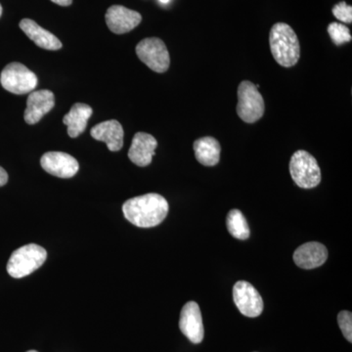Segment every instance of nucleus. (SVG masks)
<instances>
[{
    "label": "nucleus",
    "mask_w": 352,
    "mask_h": 352,
    "mask_svg": "<svg viewBox=\"0 0 352 352\" xmlns=\"http://www.w3.org/2000/svg\"><path fill=\"white\" fill-rule=\"evenodd\" d=\"M289 173L300 188H315L321 182V170L316 159L305 150L294 153L289 162Z\"/></svg>",
    "instance_id": "obj_4"
},
{
    "label": "nucleus",
    "mask_w": 352,
    "mask_h": 352,
    "mask_svg": "<svg viewBox=\"0 0 352 352\" xmlns=\"http://www.w3.org/2000/svg\"><path fill=\"white\" fill-rule=\"evenodd\" d=\"M90 134L95 140L105 142L110 151H120L124 146V129L118 120H111L96 124L92 127Z\"/></svg>",
    "instance_id": "obj_15"
},
{
    "label": "nucleus",
    "mask_w": 352,
    "mask_h": 352,
    "mask_svg": "<svg viewBox=\"0 0 352 352\" xmlns=\"http://www.w3.org/2000/svg\"><path fill=\"white\" fill-rule=\"evenodd\" d=\"M27 352H38V351H27Z\"/></svg>",
    "instance_id": "obj_27"
},
{
    "label": "nucleus",
    "mask_w": 352,
    "mask_h": 352,
    "mask_svg": "<svg viewBox=\"0 0 352 352\" xmlns=\"http://www.w3.org/2000/svg\"><path fill=\"white\" fill-rule=\"evenodd\" d=\"M105 18L110 31L117 34L132 31L142 21L140 13L122 6H111L106 12Z\"/></svg>",
    "instance_id": "obj_11"
},
{
    "label": "nucleus",
    "mask_w": 352,
    "mask_h": 352,
    "mask_svg": "<svg viewBox=\"0 0 352 352\" xmlns=\"http://www.w3.org/2000/svg\"><path fill=\"white\" fill-rule=\"evenodd\" d=\"M265 105L258 88L249 80L238 87L237 113L243 122L254 124L263 117Z\"/></svg>",
    "instance_id": "obj_5"
},
{
    "label": "nucleus",
    "mask_w": 352,
    "mask_h": 352,
    "mask_svg": "<svg viewBox=\"0 0 352 352\" xmlns=\"http://www.w3.org/2000/svg\"><path fill=\"white\" fill-rule=\"evenodd\" d=\"M332 12L333 16L340 20V22L351 24L352 22V7L347 6L346 2L342 1L333 7Z\"/></svg>",
    "instance_id": "obj_22"
},
{
    "label": "nucleus",
    "mask_w": 352,
    "mask_h": 352,
    "mask_svg": "<svg viewBox=\"0 0 352 352\" xmlns=\"http://www.w3.org/2000/svg\"><path fill=\"white\" fill-rule=\"evenodd\" d=\"M179 328L183 335L193 342L201 344L205 336L200 307L195 302H189L183 307L180 314Z\"/></svg>",
    "instance_id": "obj_9"
},
{
    "label": "nucleus",
    "mask_w": 352,
    "mask_h": 352,
    "mask_svg": "<svg viewBox=\"0 0 352 352\" xmlns=\"http://www.w3.org/2000/svg\"><path fill=\"white\" fill-rule=\"evenodd\" d=\"M7 182H8V175H7L6 170L0 166V187L4 186Z\"/></svg>",
    "instance_id": "obj_23"
},
{
    "label": "nucleus",
    "mask_w": 352,
    "mask_h": 352,
    "mask_svg": "<svg viewBox=\"0 0 352 352\" xmlns=\"http://www.w3.org/2000/svg\"><path fill=\"white\" fill-rule=\"evenodd\" d=\"M41 164L46 173L60 178L73 177L80 168L75 157L63 152L45 153L41 157Z\"/></svg>",
    "instance_id": "obj_10"
},
{
    "label": "nucleus",
    "mask_w": 352,
    "mask_h": 352,
    "mask_svg": "<svg viewBox=\"0 0 352 352\" xmlns=\"http://www.w3.org/2000/svg\"><path fill=\"white\" fill-rule=\"evenodd\" d=\"M2 15V6L1 4H0V17H1Z\"/></svg>",
    "instance_id": "obj_26"
},
{
    "label": "nucleus",
    "mask_w": 352,
    "mask_h": 352,
    "mask_svg": "<svg viewBox=\"0 0 352 352\" xmlns=\"http://www.w3.org/2000/svg\"><path fill=\"white\" fill-rule=\"evenodd\" d=\"M55 106V96L50 90H38L30 94L27 100V108L24 113L25 122L28 124H38L44 115L50 113Z\"/></svg>",
    "instance_id": "obj_12"
},
{
    "label": "nucleus",
    "mask_w": 352,
    "mask_h": 352,
    "mask_svg": "<svg viewBox=\"0 0 352 352\" xmlns=\"http://www.w3.org/2000/svg\"><path fill=\"white\" fill-rule=\"evenodd\" d=\"M328 34L333 43L337 46L351 43L352 39L351 30L346 25L340 24V23H331L328 25Z\"/></svg>",
    "instance_id": "obj_20"
},
{
    "label": "nucleus",
    "mask_w": 352,
    "mask_h": 352,
    "mask_svg": "<svg viewBox=\"0 0 352 352\" xmlns=\"http://www.w3.org/2000/svg\"><path fill=\"white\" fill-rule=\"evenodd\" d=\"M54 3L58 4L60 6H69L73 3V0H51Z\"/></svg>",
    "instance_id": "obj_24"
},
{
    "label": "nucleus",
    "mask_w": 352,
    "mask_h": 352,
    "mask_svg": "<svg viewBox=\"0 0 352 352\" xmlns=\"http://www.w3.org/2000/svg\"><path fill=\"white\" fill-rule=\"evenodd\" d=\"M168 201L156 193L129 199L122 205L124 217L133 226L151 228L161 224L168 214Z\"/></svg>",
    "instance_id": "obj_1"
},
{
    "label": "nucleus",
    "mask_w": 352,
    "mask_h": 352,
    "mask_svg": "<svg viewBox=\"0 0 352 352\" xmlns=\"http://www.w3.org/2000/svg\"><path fill=\"white\" fill-rule=\"evenodd\" d=\"M293 258L298 267L302 270H314L326 263L328 251L321 243L308 242L296 250Z\"/></svg>",
    "instance_id": "obj_14"
},
{
    "label": "nucleus",
    "mask_w": 352,
    "mask_h": 352,
    "mask_svg": "<svg viewBox=\"0 0 352 352\" xmlns=\"http://www.w3.org/2000/svg\"><path fill=\"white\" fill-rule=\"evenodd\" d=\"M194 152L199 163L206 166H214L219 163L221 147L217 139L206 136L194 142Z\"/></svg>",
    "instance_id": "obj_18"
},
{
    "label": "nucleus",
    "mask_w": 352,
    "mask_h": 352,
    "mask_svg": "<svg viewBox=\"0 0 352 352\" xmlns=\"http://www.w3.org/2000/svg\"><path fill=\"white\" fill-rule=\"evenodd\" d=\"M139 59L156 73H164L170 68V58L168 48L162 39L148 38L136 46Z\"/></svg>",
    "instance_id": "obj_7"
},
{
    "label": "nucleus",
    "mask_w": 352,
    "mask_h": 352,
    "mask_svg": "<svg viewBox=\"0 0 352 352\" xmlns=\"http://www.w3.org/2000/svg\"><path fill=\"white\" fill-rule=\"evenodd\" d=\"M38 76L25 65L13 62L2 69L0 83L10 94L23 95L34 91L38 85Z\"/></svg>",
    "instance_id": "obj_6"
},
{
    "label": "nucleus",
    "mask_w": 352,
    "mask_h": 352,
    "mask_svg": "<svg viewBox=\"0 0 352 352\" xmlns=\"http://www.w3.org/2000/svg\"><path fill=\"white\" fill-rule=\"evenodd\" d=\"M19 25L21 30L25 32V36H28V38L34 41L38 47L46 50H59L63 46L57 36L44 30L34 21L23 19L21 21Z\"/></svg>",
    "instance_id": "obj_16"
},
{
    "label": "nucleus",
    "mask_w": 352,
    "mask_h": 352,
    "mask_svg": "<svg viewBox=\"0 0 352 352\" xmlns=\"http://www.w3.org/2000/svg\"><path fill=\"white\" fill-rule=\"evenodd\" d=\"M47 258V252L44 248L36 244L23 245L11 254L7 263V272L11 277L29 276L34 271L43 266Z\"/></svg>",
    "instance_id": "obj_3"
},
{
    "label": "nucleus",
    "mask_w": 352,
    "mask_h": 352,
    "mask_svg": "<svg viewBox=\"0 0 352 352\" xmlns=\"http://www.w3.org/2000/svg\"><path fill=\"white\" fill-rule=\"evenodd\" d=\"M160 1L162 2V3H168V1H170V0H160Z\"/></svg>",
    "instance_id": "obj_25"
},
{
    "label": "nucleus",
    "mask_w": 352,
    "mask_h": 352,
    "mask_svg": "<svg viewBox=\"0 0 352 352\" xmlns=\"http://www.w3.org/2000/svg\"><path fill=\"white\" fill-rule=\"evenodd\" d=\"M94 110L87 104L76 103L69 112L64 116L63 122L68 126L69 138H76L87 129L88 120Z\"/></svg>",
    "instance_id": "obj_17"
},
{
    "label": "nucleus",
    "mask_w": 352,
    "mask_h": 352,
    "mask_svg": "<svg viewBox=\"0 0 352 352\" xmlns=\"http://www.w3.org/2000/svg\"><path fill=\"white\" fill-rule=\"evenodd\" d=\"M338 323L339 327L342 331V335L349 342H352V314L351 312L340 311L338 315Z\"/></svg>",
    "instance_id": "obj_21"
},
{
    "label": "nucleus",
    "mask_w": 352,
    "mask_h": 352,
    "mask_svg": "<svg viewBox=\"0 0 352 352\" xmlns=\"http://www.w3.org/2000/svg\"><path fill=\"white\" fill-rule=\"evenodd\" d=\"M233 300L241 314L245 316L254 318L263 314V298L249 282L239 281L234 285Z\"/></svg>",
    "instance_id": "obj_8"
},
{
    "label": "nucleus",
    "mask_w": 352,
    "mask_h": 352,
    "mask_svg": "<svg viewBox=\"0 0 352 352\" xmlns=\"http://www.w3.org/2000/svg\"><path fill=\"white\" fill-rule=\"evenodd\" d=\"M157 147V141L151 134L138 132L132 139L129 157L138 166H147L152 163Z\"/></svg>",
    "instance_id": "obj_13"
},
{
    "label": "nucleus",
    "mask_w": 352,
    "mask_h": 352,
    "mask_svg": "<svg viewBox=\"0 0 352 352\" xmlns=\"http://www.w3.org/2000/svg\"><path fill=\"white\" fill-rule=\"evenodd\" d=\"M271 52L280 66L291 68L298 64L300 57V45L298 36L286 23L273 25L270 34Z\"/></svg>",
    "instance_id": "obj_2"
},
{
    "label": "nucleus",
    "mask_w": 352,
    "mask_h": 352,
    "mask_svg": "<svg viewBox=\"0 0 352 352\" xmlns=\"http://www.w3.org/2000/svg\"><path fill=\"white\" fill-rule=\"evenodd\" d=\"M226 226L229 233L236 239H249L250 227L248 226L247 219L239 210H231L226 217Z\"/></svg>",
    "instance_id": "obj_19"
}]
</instances>
